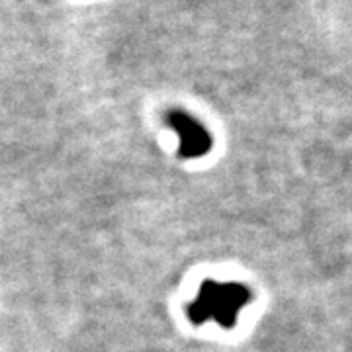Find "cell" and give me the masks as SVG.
Wrapping results in <instances>:
<instances>
[{"label":"cell","mask_w":352,"mask_h":352,"mask_svg":"<svg viewBox=\"0 0 352 352\" xmlns=\"http://www.w3.org/2000/svg\"><path fill=\"white\" fill-rule=\"evenodd\" d=\"M252 292L245 284L237 282H214L206 280L201 284L198 298L188 305V317L194 325H204L206 321H215L219 327H235L239 314L251 303Z\"/></svg>","instance_id":"obj_1"},{"label":"cell","mask_w":352,"mask_h":352,"mask_svg":"<svg viewBox=\"0 0 352 352\" xmlns=\"http://www.w3.org/2000/svg\"><path fill=\"white\" fill-rule=\"evenodd\" d=\"M164 120L178 138V155L182 159H200L212 151L214 139L194 116L184 110H168Z\"/></svg>","instance_id":"obj_2"}]
</instances>
